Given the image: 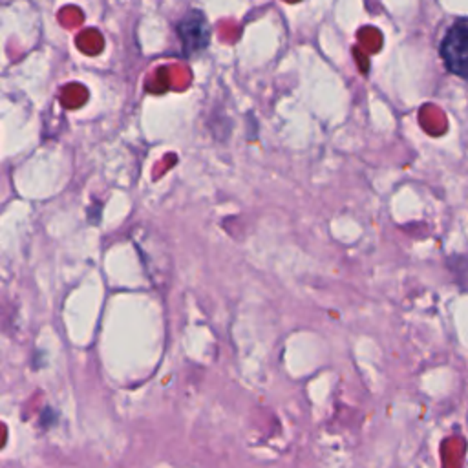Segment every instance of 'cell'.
Masks as SVG:
<instances>
[{
	"label": "cell",
	"mask_w": 468,
	"mask_h": 468,
	"mask_svg": "<svg viewBox=\"0 0 468 468\" xmlns=\"http://www.w3.org/2000/svg\"><path fill=\"white\" fill-rule=\"evenodd\" d=\"M179 41L183 44L185 55H194L209 46L210 28L201 11H190L178 22Z\"/></svg>",
	"instance_id": "2"
},
{
	"label": "cell",
	"mask_w": 468,
	"mask_h": 468,
	"mask_svg": "<svg viewBox=\"0 0 468 468\" xmlns=\"http://www.w3.org/2000/svg\"><path fill=\"white\" fill-rule=\"evenodd\" d=\"M439 53L450 73L468 81V26L453 24L444 33Z\"/></svg>",
	"instance_id": "1"
}]
</instances>
